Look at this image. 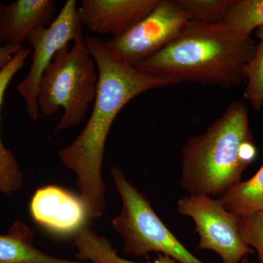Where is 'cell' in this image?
Instances as JSON below:
<instances>
[{"instance_id":"cell-2","label":"cell","mask_w":263,"mask_h":263,"mask_svg":"<svg viewBox=\"0 0 263 263\" xmlns=\"http://www.w3.org/2000/svg\"><path fill=\"white\" fill-rule=\"evenodd\" d=\"M256 46L252 36L224 24L190 22L174 42L133 67L174 85L192 82L232 89L245 82L246 67Z\"/></svg>"},{"instance_id":"cell-11","label":"cell","mask_w":263,"mask_h":263,"mask_svg":"<svg viewBox=\"0 0 263 263\" xmlns=\"http://www.w3.org/2000/svg\"><path fill=\"white\" fill-rule=\"evenodd\" d=\"M54 0L0 1V43L23 46L38 27H48L56 18Z\"/></svg>"},{"instance_id":"cell-5","label":"cell","mask_w":263,"mask_h":263,"mask_svg":"<svg viewBox=\"0 0 263 263\" xmlns=\"http://www.w3.org/2000/svg\"><path fill=\"white\" fill-rule=\"evenodd\" d=\"M110 174L122 201V209L112 220V226L122 237L124 253L148 258L151 252H158L179 263H205L179 241L157 215L146 195L122 170L112 167Z\"/></svg>"},{"instance_id":"cell-17","label":"cell","mask_w":263,"mask_h":263,"mask_svg":"<svg viewBox=\"0 0 263 263\" xmlns=\"http://www.w3.org/2000/svg\"><path fill=\"white\" fill-rule=\"evenodd\" d=\"M259 43L245 69V89L243 98L248 100L254 111L263 108V26L255 30Z\"/></svg>"},{"instance_id":"cell-8","label":"cell","mask_w":263,"mask_h":263,"mask_svg":"<svg viewBox=\"0 0 263 263\" xmlns=\"http://www.w3.org/2000/svg\"><path fill=\"white\" fill-rule=\"evenodd\" d=\"M82 27L77 1L67 0L48 27H38L27 38L34 54L28 73L19 83L16 89L25 102L27 115L31 120L35 122L41 115L37 93L45 71L57 52L83 34Z\"/></svg>"},{"instance_id":"cell-10","label":"cell","mask_w":263,"mask_h":263,"mask_svg":"<svg viewBox=\"0 0 263 263\" xmlns=\"http://www.w3.org/2000/svg\"><path fill=\"white\" fill-rule=\"evenodd\" d=\"M160 0H82L81 24L95 34L119 37L152 11Z\"/></svg>"},{"instance_id":"cell-4","label":"cell","mask_w":263,"mask_h":263,"mask_svg":"<svg viewBox=\"0 0 263 263\" xmlns=\"http://www.w3.org/2000/svg\"><path fill=\"white\" fill-rule=\"evenodd\" d=\"M96 64L85 42L84 34L57 52L39 85L37 105L40 114L63 115L55 132L65 131L79 125L94 103L98 87Z\"/></svg>"},{"instance_id":"cell-16","label":"cell","mask_w":263,"mask_h":263,"mask_svg":"<svg viewBox=\"0 0 263 263\" xmlns=\"http://www.w3.org/2000/svg\"><path fill=\"white\" fill-rule=\"evenodd\" d=\"M245 36L263 26V0H236L221 23Z\"/></svg>"},{"instance_id":"cell-3","label":"cell","mask_w":263,"mask_h":263,"mask_svg":"<svg viewBox=\"0 0 263 263\" xmlns=\"http://www.w3.org/2000/svg\"><path fill=\"white\" fill-rule=\"evenodd\" d=\"M257 156L248 108L234 100L203 133L188 138L181 150V187L190 195L219 196L240 182Z\"/></svg>"},{"instance_id":"cell-12","label":"cell","mask_w":263,"mask_h":263,"mask_svg":"<svg viewBox=\"0 0 263 263\" xmlns=\"http://www.w3.org/2000/svg\"><path fill=\"white\" fill-rule=\"evenodd\" d=\"M32 51L31 48H21L9 63L0 70V121L6 90L17 72L24 67ZM24 182V173L18 160L11 151L4 146L0 136V194L10 196L22 188Z\"/></svg>"},{"instance_id":"cell-7","label":"cell","mask_w":263,"mask_h":263,"mask_svg":"<svg viewBox=\"0 0 263 263\" xmlns=\"http://www.w3.org/2000/svg\"><path fill=\"white\" fill-rule=\"evenodd\" d=\"M190 21L176 0H160L127 32L106 41L119 60L131 66L162 51L182 34Z\"/></svg>"},{"instance_id":"cell-14","label":"cell","mask_w":263,"mask_h":263,"mask_svg":"<svg viewBox=\"0 0 263 263\" xmlns=\"http://www.w3.org/2000/svg\"><path fill=\"white\" fill-rule=\"evenodd\" d=\"M217 200L238 217L263 212V164L251 179L228 189L219 195Z\"/></svg>"},{"instance_id":"cell-18","label":"cell","mask_w":263,"mask_h":263,"mask_svg":"<svg viewBox=\"0 0 263 263\" xmlns=\"http://www.w3.org/2000/svg\"><path fill=\"white\" fill-rule=\"evenodd\" d=\"M236 0H176L190 22L221 24Z\"/></svg>"},{"instance_id":"cell-13","label":"cell","mask_w":263,"mask_h":263,"mask_svg":"<svg viewBox=\"0 0 263 263\" xmlns=\"http://www.w3.org/2000/svg\"><path fill=\"white\" fill-rule=\"evenodd\" d=\"M34 238L25 223L15 221L8 233L0 235V263H84L44 253L34 247Z\"/></svg>"},{"instance_id":"cell-1","label":"cell","mask_w":263,"mask_h":263,"mask_svg":"<svg viewBox=\"0 0 263 263\" xmlns=\"http://www.w3.org/2000/svg\"><path fill=\"white\" fill-rule=\"evenodd\" d=\"M96 64L98 87L92 112L75 141L58 152L60 162L76 174L80 197L89 218H98L106 209L102 177L105 144L118 114L133 99L150 90L173 86L171 81L141 72L119 60L106 41L85 37Z\"/></svg>"},{"instance_id":"cell-19","label":"cell","mask_w":263,"mask_h":263,"mask_svg":"<svg viewBox=\"0 0 263 263\" xmlns=\"http://www.w3.org/2000/svg\"><path fill=\"white\" fill-rule=\"evenodd\" d=\"M239 233L246 245L257 251L258 263H263V212L240 217Z\"/></svg>"},{"instance_id":"cell-6","label":"cell","mask_w":263,"mask_h":263,"mask_svg":"<svg viewBox=\"0 0 263 263\" xmlns=\"http://www.w3.org/2000/svg\"><path fill=\"white\" fill-rule=\"evenodd\" d=\"M180 214L195 223L200 237L198 248L217 254L224 263H245L254 250L242 239L240 217L227 211L220 202L210 196L189 195L177 202Z\"/></svg>"},{"instance_id":"cell-15","label":"cell","mask_w":263,"mask_h":263,"mask_svg":"<svg viewBox=\"0 0 263 263\" xmlns=\"http://www.w3.org/2000/svg\"><path fill=\"white\" fill-rule=\"evenodd\" d=\"M74 245L78 249V258L92 263H176L174 259L162 254H159L152 262H137L123 258L105 237L97 234L89 228H85L77 235Z\"/></svg>"},{"instance_id":"cell-20","label":"cell","mask_w":263,"mask_h":263,"mask_svg":"<svg viewBox=\"0 0 263 263\" xmlns=\"http://www.w3.org/2000/svg\"><path fill=\"white\" fill-rule=\"evenodd\" d=\"M23 47V46L10 44H5L0 46V70H3L8 65L15 53Z\"/></svg>"},{"instance_id":"cell-9","label":"cell","mask_w":263,"mask_h":263,"mask_svg":"<svg viewBox=\"0 0 263 263\" xmlns=\"http://www.w3.org/2000/svg\"><path fill=\"white\" fill-rule=\"evenodd\" d=\"M29 212L36 224L59 236L77 234L89 218L80 197L55 185L36 190Z\"/></svg>"}]
</instances>
